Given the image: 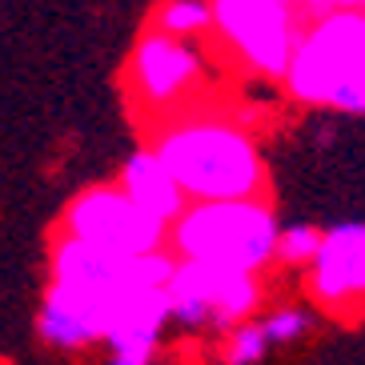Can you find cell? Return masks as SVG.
<instances>
[{"instance_id": "obj_13", "label": "cell", "mask_w": 365, "mask_h": 365, "mask_svg": "<svg viewBox=\"0 0 365 365\" xmlns=\"http://www.w3.org/2000/svg\"><path fill=\"white\" fill-rule=\"evenodd\" d=\"M322 309H309V305H277V309L261 313V322H265V333L273 349H289V345H301L309 341L313 329H317V317Z\"/></svg>"}, {"instance_id": "obj_11", "label": "cell", "mask_w": 365, "mask_h": 365, "mask_svg": "<svg viewBox=\"0 0 365 365\" xmlns=\"http://www.w3.org/2000/svg\"><path fill=\"white\" fill-rule=\"evenodd\" d=\"M117 185L140 205V209H145V213H153L157 221H165L169 229L177 225V221L189 213V205H193V201H189V193L181 189V181L169 173V165L157 157L153 145L125 157Z\"/></svg>"}, {"instance_id": "obj_12", "label": "cell", "mask_w": 365, "mask_h": 365, "mask_svg": "<svg viewBox=\"0 0 365 365\" xmlns=\"http://www.w3.org/2000/svg\"><path fill=\"white\" fill-rule=\"evenodd\" d=\"M149 29L181 41H205L213 33V4L209 0H161L149 16Z\"/></svg>"}, {"instance_id": "obj_9", "label": "cell", "mask_w": 365, "mask_h": 365, "mask_svg": "<svg viewBox=\"0 0 365 365\" xmlns=\"http://www.w3.org/2000/svg\"><path fill=\"white\" fill-rule=\"evenodd\" d=\"M305 293L329 317H349L365 305V221L325 229L322 249L305 269Z\"/></svg>"}, {"instance_id": "obj_6", "label": "cell", "mask_w": 365, "mask_h": 365, "mask_svg": "<svg viewBox=\"0 0 365 365\" xmlns=\"http://www.w3.org/2000/svg\"><path fill=\"white\" fill-rule=\"evenodd\" d=\"M265 285L261 277L249 273H225V269L201 265V261H177V273L169 281V305H173V325L181 329H213V333H233L257 317Z\"/></svg>"}, {"instance_id": "obj_7", "label": "cell", "mask_w": 365, "mask_h": 365, "mask_svg": "<svg viewBox=\"0 0 365 365\" xmlns=\"http://www.w3.org/2000/svg\"><path fill=\"white\" fill-rule=\"evenodd\" d=\"M205 73L209 61L201 41H181L157 29H145L129 53V93L153 117L177 113L205 85Z\"/></svg>"}, {"instance_id": "obj_14", "label": "cell", "mask_w": 365, "mask_h": 365, "mask_svg": "<svg viewBox=\"0 0 365 365\" xmlns=\"http://www.w3.org/2000/svg\"><path fill=\"white\" fill-rule=\"evenodd\" d=\"M269 354H273V341H269L261 317H253V322L237 325L233 333H225V345H221L225 365H265Z\"/></svg>"}, {"instance_id": "obj_3", "label": "cell", "mask_w": 365, "mask_h": 365, "mask_svg": "<svg viewBox=\"0 0 365 365\" xmlns=\"http://www.w3.org/2000/svg\"><path fill=\"white\" fill-rule=\"evenodd\" d=\"M277 241L281 221L265 197L197 201L169 233V249L181 261H201V265L249 273V277H261L277 261Z\"/></svg>"}, {"instance_id": "obj_4", "label": "cell", "mask_w": 365, "mask_h": 365, "mask_svg": "<svg viewBox=\"0 0 365 365\" xmlns=\"http://www.w3.org/2000/svg\"><path fill=\"white\" fill-rule=\"evenodd\" d=\"M213 4V36H221L229 53L249 73L281 81L293 65L301 29L297 4L289 0H209Z\"/></svg>"}, {"instance_id": "obj_1", "label": "cell", "mask_w": 365, "mask_h": 365, "mask_svg": "<svg viewBox=\"0 0 365 365\" xmlns=\"http://www.w3.org/2000/svg\"><path fill=\"white\" fill-rule=\"evenodd\" d=\"M153 149L193 205L265 197V157L241 120L209 113L177 117L153 137Z\"/></svg>"}, {"instance_id": "obj_8", "label": "cell", "mask_w": 365, "mask_h": 365, "mask_svg": "<svg viewBox=\"0 0 365 365\" xmlns=\"http://www.w3.org/2000/svg\"><path fill=\"white\" fill-rule=\"evenodd\" d=\"M137 289H85L48 281L36 309V337L48 349L81 354L88 345H105L125 317V305Z\"/></svg>"}, {"instance_id": "obj_10", "label": "cell", "mask_w": 365, "mask_h": 365, "mask_svg": "<svg viewBox=\"0 0 365 365\" xmlns=\"http://www.w3.org/2000/svg\"><path fill=\"white\" fill-rule=\"evenodd\" d=\"M169 325H173L169 289H137L125 305L120 325L105 341V365H153Z\"/></svg>"}, {"instance_id": "obj_2", "label": "cell", "mask_w": 365, "mask_h": 365, "mask_svg": "<svg viewBox=\"0 0 365 365\" xmlns=\"http://www.w3.org/2000/svg\"><path fill=\"white\" fill-rule=\"evenodd\" d=\"M285 93L305 108L365 117V9H333L305 24Z\"/></svg>"}, {"instance_id": "obj_16", "label": "cell", "mask_w": 365, "mask_h": 365, "mask_svg": "<svg viewBox=\"0 0 365 365\" xmlns=\"http://www.w3.org/2000/svg\"><path fill=\"white\" fill-rule=\"evenodd\" d=\"M289 4H297V9H301V0H289Z\"/></svg>"}, {"instance_id": "obj_15", "label": "cell", "mask_w": 365, "mask_h": 365, "mask_svg": "<svg viewBox=\"0 0 365 365\" xmlns=\"http://www.w3.org/2000/svg\"><path fill=\"white\" fill-rule=\"evenodd\" d=\"M322 237L325 229L309 225V221H297V225H285L281 229V241H277V261L289 269H309L317 249H322Z\"/></svg>"}, {"instance_id": "obj_5", "label": "cell", "mask_w": 365, "mask_h": 365, "mask_svg": "<svg viewBox=\"0 0 365 365\" xmlns=\"http://www.w3.org/2000/svg\"><path fill=\"white\" fill-rule=\"evenodd\" d=\"M61 233L101 245L108 253L120 257H149L169 249V233L173 229L165 221H157L153 213H145L117 181L108 185H88L61 213Z\"/></svg>"}]
</instances>
